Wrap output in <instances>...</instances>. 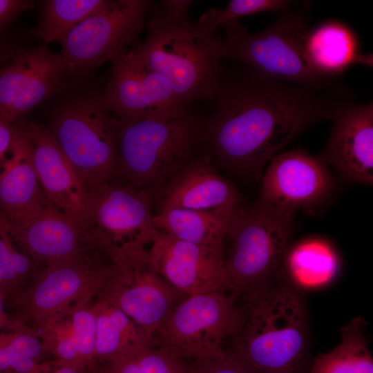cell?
Instances as JSON below:
<instances>
[{
  "label": "cell",
  "instance_id": "obj_1",
  "mask_svg": "<svg viewBox=\"0 0 373 373\" xmlns=\"http://www.w3.org/2000/svg\"><path fill=\"white\" fill-rule=\"evenodd\" d=\"M343 88L312 89L251 68L223 70L204 118L206 149L216 167L259 180L265 166L310 126L332 119L349 101Z\"/></svg>",
  "mask_w": 373,
  "mask_h": 373
},
{
  "label": "cell",
  "instance_id": "obj_2",
  "mask_svg": "<svg viewBox=\"0 0 373 373\" xmlns=\"http://www.w3.org/2000/svg\"><path fill=\"white\" fill-rule=\"evenodd\" d=\"M240 296L241 321L228 352L260 373H307V318L298 294L269 285Z\"/></svg>",
  "mask_w": 373,
  "mask_h": 373
},
{
  "label": "cell",
  "instance_id": "obj_3",
  "mask_svg": "<svg viewBox=\"0 0 373 373\" xmlns=\"http://www.w3.org/2000/svg\"><path fill=\"white\" fill-rule=\"evenodd\" d=\"M147 35L133 50L164 77L175 95L189 105L211 101L223 71L222 39L188 17H173L151 8Z\"/></svg>",
  "mask_w": 373,
  "mask_h": 373
},
{
  "label": "cell",
  "instance_id": "obj_4",
  "mask_svg": "<svg viewBox=\"0 0 373 373\" xmlns=\"http://www.w3.org/2000/svg\"><path fill=\"white\" fill-rule=\"evenodd\" d=\"M118 122L116 179L133 188L156 192L206 150L204 119L191 111L173 117Z\"/></svg>",
  "mask_w": 373,
  "mask_h": 373
},
{
  "label": "cell",
  "instance_id": "obj_5",
  "mask_svg": "<svg viewBox=\"0 0 373 373\" xmlns=\"http://www.w3.org/2000/svg\"><path fill=\"white\" fill-rule=\"evenodd\" d=\"M295 214L259 198L235 208L224 240L229 242L228 252L223 256L234 294L240 296L272 285L290 245Z\"/></svg>",
  "mask_w": 373,
  "mask_h": 373
},
{
  "label": "cell",
  "instance_id": "obj_6",
  "mask_svg": "<svg viewBox=\"0 0 373 373\" xmlns=\"http://www.w3.org/2000/svg\"><path fill=\"white\" fill-rule=\"evenodd\" d=\"M265 29L249 32L238 20L224 25L222 58L247 65L269 77L312 89L335 87L334 80L319 75L305 52L309 28L304 10L289 8Z\"/></svg>",
  "mask_w": 373,
  "mask_h": 373
},
{
  "label": "cell",
  "instance_id": "obj_7",
  "mask_svg": "<svg viewBox=\"0 0 373 373\" xmlns=\"http://www.w3.org/2000/svg\"><path fill=\"white\" fill-rule=\"evenodd\" d=\"M88 191L83 225L88 247L113 265L144 252L155 231L152 212L155 191L133 188L117 179Z\"/></svg>",
  "mask_w": 373,
  "mask_h": 373
},
{
  "label": "cell",
  "instance_id": "obj_8",
  "mask_svg": "<svg viewBox=\"0 0 373 373\" xmlns=\"http://www.w3.org/2000/svg\"><path fill=\"white\" fill-rule=\"evenodd\" d=\"M118 122L93 95L65 104L52 117L48 130L88 189L116 179Z\"/></svg>",
  "mask_w": 373,
  "mask_h": 373
},
{
  "label": "cell",
  "instance_id": "obj_9",
  "mask_svg": "<svg viewBox=\"0 0 373 373\" xmlns=\"http://www.w3.org/2000/svg\"><path fill=\"white\" fill-rule=\"evenodd\" d=\"M231 292L187 295L170 312L156 335L157 345L183 360L216 356L236 332L241 309Z\"/></svg>",
  "mask_w": 373,
  "mask_h": 373
},
{
  "label": "cell",
  "instance_id": "obj_10",
  "mask_svg": "<svg viewBox=\"0 0 373 373\" xmlns=\"http://www.w3.org/2000/svg\"><path fill=\"white\" fill-rule=\"evenodd\" d=\"M151 3L106 1L61 41L67 73L89 71L126 50L142 31Z\"/></svg>",
  "mask_w": 373,
  "mask_h": 373
},
{
  "label": "cell",
  "instance_id": "obj_11",
  "mask_svg": "<svg viewBox=\"0 0 373 373\" xmlns=\"http://www.w3.org/2000/svg\"><path fill=\"white\" fill-rule=\"evenodd\" d=\"M111 61V73L101 100L119 122L173 117L191 111L178 99L167 80L133 49Z\"/></svg>",
  "mask_w": 373,
  "mask_h": 373
},
{
  "label": "cell",
  "instance_id": "obj_12",
  "mask_svg": "<svg viewBox=\"0 0 373 373\" xmlns=\"http://www.w3.org/2000/svg\"><path fill=\"white\" fill-rule=\"evenodd\" d=\"M147 249L113 265L101 294L156 342V335L164 321L187 295L175 288L155 269L149 259Z\"/></svg>",
  "mask_w": 373,
  "mask_h": 373
},
{
  "label": "cell",
  "instance_id": "obj_13",
  "mask_svg": "<svg viewBox=\"0 0 373 373\" xmlns=\"http://www.w3.org/2000/svg\"><path fill=\"white\" fill-rule=\"evenodd\" d=\"M260 180L259 199L295 213L323 208L336 190L328 166L318 157L298 149L272 158Z\"/></svg>",
  "mask_w": 373,
  "mask_h": 373
},
{
  "label": "cell",
  "instance_id": "obj_14",
  "mask_svg": "<svg viewBox=\"0 0 373 373\" xmlns=\"http://www.w3.org/2000/svg\"><path fill=\"white\" fill-rule=\"evenodd\" d=\"M147 253L155 269L185 295L233 293L222 254L178 240L157 229Z\"/></svg>",
  "mask_w": 373,
  "mask_h": 373
},
{
  "label": "cell",
  "instance_id": "obj_15",
  "mask_svg": "<svg viewBox=\"0 0 373 373\" xmlns=\"http://www.w3.org/2000/svg\"><path fill=\"white\" fill-rule=\"evenodd\" d=\"M66 73L61 54L43 46L19 50L0 68V114L15 121L52 95Z\"/></svg>",
  "mask_w": 373,
  "mask_h": 373
},
{
  "label": "cell",
  "instance_id": "obj_16",
  "mask_svg": "<svg viewBox=\"0 0 373 373\" xmlns=\"http://www.w3.org/2000/svg\"><path fill=\"white\" fill-rule=\"evenodd\" d=\"M328 142L318 156L344 180L373 183V103L350 100L337 110Z\"/></svg>",
  "mask_w": 373,
  "mask_h": 373
},
{
  "label": "cell",
  "instance_id": "obj_17",
  "mask_svg": "<svg viewBox=\"0 0 373 373\" xmlns=\"http://www.w3.org/2000/svg\"><path fill=\"white\" fill-rule=\"evenodd\" d=\"M113 264L104 265L81 254L70 260L48 265L35 287L23 298L30 315L44 321L70 302L103 291Z\"/></svg>",
  "mask_w": 373,
  "mask_h": 373
},
{
  "label": "cell",
  "instance_id": "obj_18",
  "mask_svg": "<svg viewBox=\"0 0 373 373\" xmlns=\"http://www.w3.org/2000/svg\"><path fill=\"white\" fill-rule=\"evenodd\" d=\"M33 164L43 192L55 207L83 227L89 191L48 129L31 122L25 124Z\"/></svg>",
  "mask_w": 373,
  "mask_h": 373
},
{
  "label": "cell",
  "instance_id": "obj_19",
  "mask_svg": "<svg viewBox=\"0 0 373 373\" xmlns=\"http://www.w3.org/2000/svg\"><path fill=\"white\" fill-rule=\"evenodd\" d=\"M157 212L174 208L210 210L240 204L236 187L217 171L207 150L156 191Z\"/></svg>",
  "mask_w": 373,
  "mask_h": 373
},
{
  "label": "cell",
  "instance_id": "obj_20",
  "mask_svg": "<svg viewBox=\"0 0 373 373\" xmlns=\"http://www.w3.org/2000/svg\"><path fill=\"white\" fill-rule=\"evenodd\" d=\"M15 228L34 259L48 265L74 259L89 248L82 226L47 198L30 219Z\"/></svg>",
  "mask_w": 373,
  "mask_h": 373
},
{
  "label": "cell",
  "instance_id": "obj_21",
  "mask_svg": "<svg viewBox=\"0 0 373 373\" xmlns=\"http://www.w3.org/2000/svg\"><path fill=\"white\" fill-rule=\"evenodd\" d=\"M46 199L33 164L25 124H18L11 157L0 175V213L19 227L39 209Z\"/></svg>",
  "mask_w": 373,
  "mask_h": 373
},
{
  "label": "cell",
  "instance_id": "obj_22",
  "mask_svg": "<svg viewBox=\"0 0 373 373\" xmlns=\"http://www.w3.org/2000/svg\"><path fill=\"white\" fill-rule=\"evenodd\" d=\"M304 46L312 67L328 79H336L354 64L372 66V55L362 53L356 32L337 19L309 28Z\"/></svg>",
  "mask_w": 373,
  "mask_h": 373
},
{
  "label": "cell",
  "instance_id": "obj_23",
  "mask_svg": "<svg viewBox=\"0 0 373 373\" xmlns=\"http://www.w3.org/2000/svg\"><path fill=\"white\" fill-rule=\"evenodd\" d=\"M235 208L210 210L169 209L154 213L153 225L155 229L178 240L223 255L224 240Z\"/></svg>",
  "mask_w": 373,
  "mask_h": 373
},
{
  "label": "cell",
  "instance_id": "obj_24",
  "mask_svg": "<svg viewBox=\"0 0 373 373\" xmlns=\"http://www.w3.org/2000/svg\"><path fill=\"white\" fill-rule=\"evenodd\" d=\"M92 309L96 317L95 358L107 361L140 348L156 346L142 327L102 294Z\"/></svg>",
  "mask_w": 373,
  "mask_h": 373
},
{
  "label": "cell",
  "instance_id": "obj_25",
  "mask_svg": "<svg viewBox=\"0 0 373 373\" xmlns=\"http://www.w3.org/2000/svg\"><path fill=\"white\" fill-rule=\"evenodd\" d=\"M339 258L332 245L317 237L308 238L289 246L280 271L297 283L313 287L330 281L339 269Z\"/></svg>",
  "mask_w": 373,
  "mask_h": 373
},
{
  "label": "cell",
  "instance_id": "obj_26",
  "mask_svg": "<svg viewBox=\"0 0 373 373\" xmlns=\"http://www.w3.org/2000/svg\"><path fill=\"white\" fill-rule=\"evenodd\" d=\"M358 316L341 329V343L326 354H319L307 373H373V359Z\"/></svg>",
  "mask_w": 373,
  "mask_h": 373
},
{
  "label": "cell",
  "instance_id": "obj_27",
  "mask_svg": "<svg viewBox=\"0 0 373 373\" xmlns=\"http://www.w3.org/2000/svg\"><path fill=\"white\" fill-rule=\"evenodd\" d=\"M34 261L17 229L0 213V293L4 303L17 295Z\"/></svg>",
  "mask_w": 373,
  "mask_h": 373
},
{
  "label": "cell",
  "instance_id": "obj_28",
  "mask_svg": "<svg viewBox=\"0 0 373 373\" xmlns=\"http://www.w3.org/2000/svg\"><path fill=\"white\" fill-rule=\"evenodd\" d=\"M105 2V0L44 1L35 35L48 43L61 42L72 29L98 10Z\"/></svg>",
  "mask_w": 373,
  "mask_h": 373
},
{
  "label": "cell",
  "instance_id": "obj_29",
  "mask_svg": "<svg viewBox=\"0 0 373 373\" xmlns=\"http://www.w3.org/2000/svg\"><path fill=\"white\" fill-rule=\"evenodd\" d=\"M99 373H189V365L156 345L114 357Z\"/></svg>",
  "mask_w": 373,
  "mask_h": 373
},
{
  "label": "cell",
  "instance_id": "obj_30",
  "mask_svg": "<svg viewBox=\"0 0 373 373\" xmlns=\"http://www.w3.org/2000/svg\"><path fill=\"white\" fill-rule=\"evenodd\" d=\"M290 5L287 0H231L223 9H209L195 23L207 31L216 32L219 26L240 17L266 12L280 13Z\"/></svg>",
  "mask_w": 373,
  "mask_h": 373
},
{
  "label": "cell",
  "instance_id": "obj_31",
  "mask_svg": "<svg viewBox=\"0 0 373 373\" xmlns=\"http://www.w3.org/2000/svg\"><path fill=\"white\" fill-rule=\"evenodd\" d=\"M72 332L83 366L90 363L95 358L96 340V317L92 308H80L73 312Z\"/></svg>",
  "mask_w": 373,
  "mask_h": 373
},
{
  "label": "cell",
  "instance_id": "obj_32",
  "mask_svg": "<svg viewBox=\"0 0 373 373\" xmlns=\"http://www.w3.org/2000/svg\"><path fill=\"white\" fill-rule=\"evenodd\" d=\"M189 365V373H260L225 350L214 357L192 361Z\"/></svg>",
  "mask_w": 373,
  "mask_h": 373
},
{
  "label": "cell",
  "instance_id": "obj_33",
  "mask_svg": "<svg viewBox=\"0 0 373 373\" xmlns=\"http://www.w3.org/2000/svg\"><path fill=\"white\" fill-rule=\"evenodd\" d=\"M3 334L7 343L19 354L35 361L41 355L42 345L36 337L19 332Z\"/></svg>",
  "mask_w": 373,
  "mask_h": 373
},
{
  "label": "cell",
  "instance_id": "obj_34",
  "mask_svg": "<svg viewBox=\"0 0 373 373\" xmlns=\"http://www.w3.org/2000/svg\"><path fill=\"white\" fill-rule=\"evenodd\" d=\"M18 124L0 114V175L11 157V148Z\"/></svg>",
  "mask_w": 373,
  "mask_h": 373
},
{
  "label": "cell",
  "instance_id": "obj_35",
  "mask_svg": "<svg viewBox=\"0 0 373 373\" xmlns=\"http://www.w3.org/2000/svg\"><path fill=\"white\" fill-rule=\"evenodd\" d=\"M32 4L30 1L0 0V27L21 12L30 9Z\"/></svg>",
  "mask_w": 373,
  "mask_h": 373
},
{
  "label": "cell",
  "instance_id": "obj_36",
  "mask_svg": "<svg viewBox=\"0 0 373 373\" xmlns=\"http://www.w3.org/2000/svg\"><path fill=\"white\" fill-rule=\"evenodd\" d=\"M191 3L192 1L189 0H164L160 3V10L169 17H186L187 10Z\"/></svg>",
  "mask_w": 373,
  "mask_h": 373
},
{
  "label": "cell",
  "instance_id": "obj_37",
  "mask_svg": "<svg viewBox=\"0 0 373 373\" xmlns=\"http://www.w3.org/2000/svg\"><path fill=\"white\" fill-rule=\"evenodd\" d=\"M4 299L0 293V325L8 323V317L4 312Z\"/></svg>",
  "mask_w": 373,
  "mask_h": 373
},
{
  "label": "cell",
  "instance_id": "obj_38",
  "mask_svg": "<svg viewBox=\"0 0 373 373\" xmlns=\"http://www.w3.org/2000/svg\"><path fill=\"white\" fill-rule=\"evenodd\" d=\"M10 54L8 51L7 48L5 47L3 44L0 41V61L3 59Z\"/></svg>",
  "mask_w": 373,
  "mask_h": 373
},
{
  "label": "cell",
  "instance_id": "obj_39",
  "mask_svg": "<svg viewBox=\"0 0 373 373\" xmlns=\"http://www.w3.org/2000/svg\"><path fill=\"white\" fill-rule=\"evenodd\" d=\"M99 373V372H98Z\"/></svg>",
  "mask_w": 373,
  "mask_h": 373
}]
</instances>
